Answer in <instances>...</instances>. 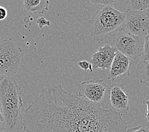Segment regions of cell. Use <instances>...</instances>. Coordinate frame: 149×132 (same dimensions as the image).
Instances as JSON below:
<instances>
[{
    "label": "cell",
    "instance_id": "obj_1",
    "mask_svg": "<svg viewBox=\"0 0 149 132\" xmlns=\"http://www.w3.org/2000/svg\"><path fill=\"white\" fill-rule=\"evenodd\" d=\"M22 128L26 132H126L127 123L120 113L97 107L57 84L43 88L26 108Z\"/></svg>",
    "mask_w": 149,
    "mask_h": 132
},
{
    "label": "cell",
    "instance_id": "obj_2",
    "mask_svg": "<svg viewBox=\"0 0 149 132\" xmlns=\"http://www.w3.org/2000/svg\"><path fill=\"white\" fill-rule=\"evenodd\" d=\"M22 106L21 86L17 81L11 76L0 77V108L6 130H14L22 121Z\"/></svg>",
    "mask_w": 149,
    "mask_h": 132
},
{
    "label": "cell",
    "instance_id": "obj_3",
    "mask_svg": "<svg viewBox=\"0 0 149 132\" xmlns=\"http://www.w3.org/2000/svg\"><path fill=\"white\" fill-rule=\"evenodd\" d=\"M126 12L111 6L101 7L90 20L91 36L94 43H101L118 29H121Z\"/></svg>",
    "mask_w": 149,
    "mask_h": 132
},
{
    "label": "cell",
    "instance_id": "obj_4",
    "mask_svg": "<svg viewBox=\"0 0 149 132\" xmlns=\"http://www.w3.org/2000/svg\"><path fill=\"white\" fill-rule=\"evenodd\" d=\"M22 49L12 39L0 41V76H12L17 73Z\"/></svg>",
    "mask_w": 149,
    "mask_h": 132
},
{
    "label": "cell",
    "instance_id": "obj_5",
    "mask_svg": "<svg viewBox=\"0 0 149 132\" xmlns=\"http://www.w3.org/2000/svg\"><path fill=\"white\" fill-rule=\"evenodd\" d=\"M109 86L104 79L82 81L78 84V97L101 107L108 100Z\"/></svg>",
    "mask_w": 149,
    "mask_h": 132
},
{
    "label": "cell",
    "instance_id": "obj_6",
    "mask_svg": "<svg viewBox=\"0 0 149 132\" xmlns=\"http://www.w3.org/2000/svg\"><path fill=\"white\" fill-rule=\"evenodd\" d=\"M113 45L118 52L131 60H134L142 55L144 38L120 30L114 37Z\"/></svg>",
    "mask_w": 149,
    "mask_h": 132
},
{
    "label": "cell",
    "instance_id": "obj_7",
    "mask_svg": "<svg viewBox=\"0 0 149 132\" xmlns=\"http://www.w3.org/2000/svg\"><path fill=\"white\" fill-rule=\"evenodd\" d=\"M120 30L130 35L145 37L149 35V16L146 11L127 10Z\"/></svg>",
    "mask_w": 149,
    "mask_h": 132
},
{
    "label": "cell",
    "instance_id": "obj_8",
    "mask_svg": "<svg viewBox=\"0 0 149 132\" xmlns=\"http://www.w3.org/2000/svg\"><path fill=\"white\" fill-rule=\"evenodd\" d=\"M108 100L111 109L121 115L127 114L130 111L129 95L126 93L123 84L113 83L110 85Z\"/></svg>",
    "mask_w": 149,
    "mask_h": 132
},
{
    "label": "cell",
    "instance_id": "obj_9",
    "mask_svg": "<svg viewBox=\"0 0 149 132\" xmlns=\"http://www.w3.org/2000/svg\"><path fill=\"white\" fill-rule=\"evenodd\" d=\"M118 52L116 47L111 46L109 44H105L103 46L100 47L96 52L93 54L90 60L93 71L98 69H110L114 57Z\"/></svg>",
    "mask_w": 149,
    "mask_h": 132
},
{
    "label": "cell",
    "instance_id": "obj_10",
    "mask_svg": "<svg viewBox=\"0 0 149 132\" xmlns=\"http://www.w3.org/2000/svg\"><path fill=\"white\" fill-rule=\"evenodd\" d=\"M131 66V60L118 52L111 64L108 74V79L113 81L118 77L130 76Z\"/></svg>",
    "mask_w": 149,
    "mask_h": 132
},
{
    "label": "cell",
    "instance_id": "obj_11",
    "mask_svg": "<svg viewBox=\"0 0 149 132\" xmlns=\"http://www.w3.org/2000/svg\"><path fill=\"white\" fill-rule=\"evenodd\" d=\"M26 11L42 14L49 10V0H23Z\"/></svg>",
    "mask_w": 149,
    "mask_h": 132
},
{
    "label": "cell",
    "instance_id": "obj_12",
    "mask_svg": "<svg viewBox=\"0 0 149 132\" xmlns=\"http://www.w3.org/2000/svg\"><path fill=\"white\" fill-rule=\"evenodd\" d=\"M135 74L141 84L149 86V60L141 59L137 64Z\"/></svg>",
    "mask_w": 149,
    "mask_h": 132
},
{
    "label": "cell",
    "instance_id": "obj_13",
    "mask_svg": "<svg viewBox=\"0 0 149 132\" xmlns=\"http://www.w3.org/2000/svg\"><path fill=\"white\" fill-rule=\"evenodd\" d=\"M128 10L147 11L149 8V0H126Z\"/></svg>",
    "mask_w": 149,
    "mask_h": 132
},
{
    "label": "cell",
    "instance_id": "obj_14",
    "mask_svg": "<svg viewBox=\"0 0 149 132\" xmlns=\"http://www.w3.org/2000/svg\"><path fill=\"white\" fill-rule=\"evenodd\" d=\"M118 1V0H85L87 4L91 7L111 6L116 4Z\"/></svg>",
    "mask_w": 149,
    "mask_h": 132
},
{
    "label": "cell",
    "instance_id": "obj_15",
    "mask_svg": "<svg viewBox=\"0 0 149 132\" xmlns=\"http://www.w3.org/2000/svg\"><path fill=\"white\" fill-rule=\"evenodd\" d=\"M144 45L142 53V59L144 60H149V35L143 37Z\"/></svg>",
    "mask_w": 149,
    "mask_h": 132
},
{
    "label": "cell",
    "instance_id": "obj_16",
    "mask_svg": "<svg viewBox=\"0 0 149 132\" xmlns=\"http://www.w3.org/2000/svg\"><path fill=\"white\" fill-rule=\"evenodd\" d=\"M77 66H79L80 68L84 70H89L90 73H93V67L92 65L90 62L87 60H81L79 61V62L77 63Z\"/></svg>",
    "mask_w": 149,
    "mask_h": 132
},
{
    "label": "cell",
    "instance_id": "obj_17",
    "mask_svg": "<svg viewBox=\"0 0 149 132\" xmlns=\"http://www.w3.org/2000/svg\"><path fill=\"white\" fill-rule=\"evenodd\" d=\"M36 23L37 25L38 26L39 28L40 29H42L43 27L45 26H50V22L49 20H47L45 18L43 17H41L38 18L36 20Z\"/></svg>",
    "mask_w": 149,
    "mask_h": 132
},
{
    "label": "cell",
    "instance_id": "obj_18",
    "mask_svg": "<svg viewBox=\"0 0 149 132\" xmlns=\"http://www.w3.org/2000/svg\"><path fill=\"white\" fill-rule=\"evenodd\" d=\"M126 132H149V128L144 126H138L130 128Z\"/></svg>",
    "mask_w": 149,
    "mask_h": 132
},
{
    "label": "cell",
    "instance_id": "obj_19",
    "mask_svg": "<svg viewBox=\"0 0 149 132\" xmlns=\"http://www.w3.org/2000/svg\"><path fill=\"white\" fill-rule=\"evenodd\" d=\"M8 15V12L6 9L3 6H0V21L5 20Z\"/></svg>",
    "mask_w": 149,
    "mask_h": 132
},
{
    "label": "cell",
    "instance_id": "obj_20",
    "mask_svg": "<svg viewBox=\"0 0 149 132\" xmlns=\"http://www.w3.org/2000/svg\"><path fill=\"white\" fill-rule=\"evenodd\" d=\"M143 104H145L147 106V111H146V115H145V118L148 122H149V97L147 98V99L143 100Z\"/></svg>",
    "mask_w": 149,
    "mask_h": 132
},
{
    "label": "cell",
    "instance_id": "obj_21",
    "mask_svg": "<svg viewBox=\"0 0 149 132\" xmlns=\"http://www.w3.org/2000/svg\"><path fill=\"white\" fill-rule=\"evenodd\" d=\"M4 130H6L4 122L0 120V131H1Z\"/></svg>",
    "mask_w": 149,
    "mask_h": 132
},
{
    "label": "cell",
    "instance_id": "obj_22",
    "mask_svg": "<svg viewBox=\"0 0 149 132\" xmlns=\"http://www.w3.org/2000/svg\"><path fill=\"white\" fill-rule=\"evenodd\" d=\"M0 120L4 122V121H3V114H2V113H1V108H0Z\"/></svg>",
    "mask_w": 149,
    "mask_h": 132
},
{
    "label": "cell",
    "instance_id": "obj_23",
    "mask_svg": "<svg viewBox=\"0 0 149 132\" xmlns=\"http://www.w3.org/2000/svg\"><path fill=\"white\" fill-rule=\"evenodd\" d=\"M0 132H8V130H3V131H0Z\"/></svg>",
    "mask_w": 149,
    "mask_h": 132
},
{
    "label": "cell",
    "instance_id": "obj_24",
    "mask_svg": "<svg viewBox=\"0 0 149 132\" xmlns=\"http://www.w3.org/2000/svg\"><path fill=\"white\" fill-rule=\"evenodd\" d=\"M146 12H147V14H148V15L149 16V8H148V10H147V11H146Z\"/></svg>",
    "mask_w": 149,
    "mask_h": 132
}]
</instances>
